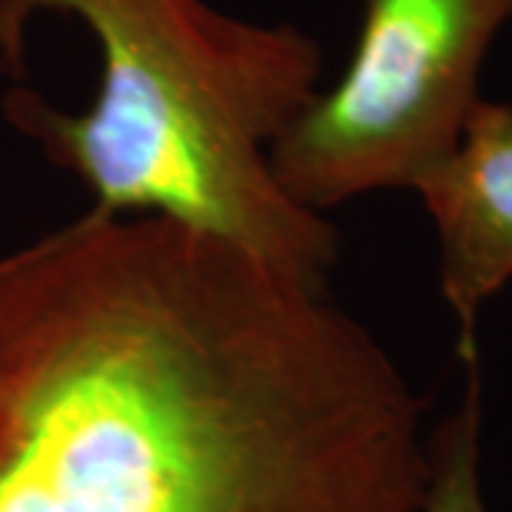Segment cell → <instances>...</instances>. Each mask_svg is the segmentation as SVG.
Segmentation results:
<instances>
[{
  "label": "cell",
  "instance_id": "obj_2",
  "mask_svg": "<svg viewBox=\"0 0 512 512\" xmlns=\"http://www.w3.org/2000/svg\"><path fill=\"white\" fill-rule=\"evenodd\" d=\"M40 15L77 20L94 37L97 94L69 111L18 86L3 117L92 191L94 211L163 217L282 274L328 282L336 228L291 200L271 163L322 89V46L308 32L205 0H0L3 72H23Z\"/></svg>",
  "mask_w": 512,
  "mask_h": 512
},
{
  "label": "cell",
  "instance_id": "obj_4",
  "mask_svg": "<svg viewBox=\"0 0 512 512\" xmlns=\"http://www.w3.org/2000/svg\"><path fill=\"white\" fill-rule=\"evenodd\" d=\"M439 242V285L458 356L478 362L476 322L512 282V100H481L456 151L416 188Z\"/></svg>",
  "mask_w": 512,
  "mask_h": 512
},
{
  "label": "cell",
  "instance_id": "obj_1",
  "mask_svg": "<svg viewBox=\"0 0 512 512\" xmlns=\"http://www.w3.org/2000/svg\"><path fill=\"white\" fill-rule=\"evenodd\" d=\"M419 396L325 285L163 217L0 256V512H419Z\"/></svg>",
  "mask_w": 512,
  "mask_h": 512
},
{
  "label": "cell",
  "instance_id": "obj_3",
  "mask_svg": "<svg viewBox=\"0 0 512 512\" xmlns=\"http://www.w3.org/2000/svg\"><path fill=\"white\" fill-rule=\"evenodd\" d=\"M348 69L319 89L274 146L279 185L325 214L416 185L444 163L481 97L512 0H362Z\"/></svg>",
  "mask_w": 512,
  "mask_h": 512
},
{
  "label": "cell",
  "instance_id": "obj_5",
  "mask_svg": "<svg viewBox=\"0 0 512 512\" xmlns=\"http://www.w3.org/2000/svg\"><path fill=\"white\" fill-rule=\"evenodd\" d=\"M467 367V387L456 410L427 436L430 478L419 512H490L481 487V376Z\"/></svg>",
  "mask_w": 512,
  "mask_h": 512
}]
</instances>
